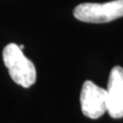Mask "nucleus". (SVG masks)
<instances>
[{
    "instance_id": "obj_1",
    "label": "nucleus",
    "mask_w": 123,
    "mask_h": 123,
    "mask_svg": "<svg viewBox=\"0 0 123 123\" xmlns=\"http://www.w3.org/2000/svg\"><path fill=\"white\" fill-rule=\"evenodd\" d=\"M2 57L13 82L25 88L32 86L35 83L36 68L33 62L26 57L18 44H7L3 48Z\"/></svg>"
},
{
    "instance_id": "obj_2",
    "label": "nucleus",
    "mask_w": 123,
    "mask_h": 123,
    "mask_svg": "<svg viewBox=\"0 0 123 123\" xmlns=\"http://www.w3.org/2000/svg\"><path fill=\"white\" fill-rule=\"evenodd\" d=\"M75 18L85 23H109L123 17V0L106 3H81L73 11Z\"/></svg>"
},
{
    "instance_id": "obj_3",
    "label": "nucleus",
    "mask_w": 123,
    "mask_h": 123,
    "mask_svg": "<svg viewBox=\"0 0 123 123\" xmlns=\"http://www.w3.org/2000/svg\"><path fill=\"white\" fill-rule=\"evenodd\" d=\"M80 104L84 116L90 119L102 117L107 112V89L86 80L82 85Z\"/></svg>"
},
{
    "instance_id": "obj_4",
    "label": "nucleus",
    "mask_w": 123,
    "mask_h": 123,
    "mask_svg": "<svg viewBox=\"0 0 123 123\" xmlns=\"http://www.w3.org/2000/svg\"><path fill=\"white\" fill-rule=\"evenodd\" d=\"M107 112L114 119L123 117V68L114 67L107 86Z\"/></svg>"
},
{
    "instance_id": "obj_5",
    "label": "nucleus",
    "mask_w": 123,
    "mask_h": 123,
    "mask_svg": "<svg viewBox=\"0 0 123 123\" xmlns=\"http://www.w3.org/2000/svg\"><path fill=\"white\" fill-rule=\"evenodd\" d=\"M18 46H20V48L22 49V50H24V48H25V45L24 44H21V45H18Z\"/></svg>"
}]
</instances>
